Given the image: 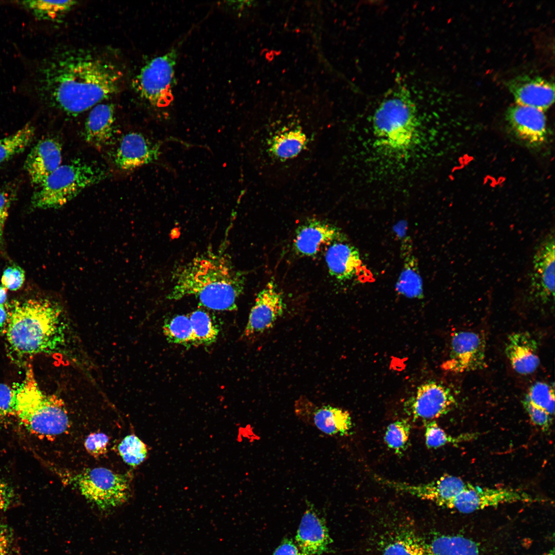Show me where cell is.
Segmentation results:
<instances>
[{
	"instance_id": "29",
	"label": "cell",
	"mask_w": 555,
	"mask_h": 555,
	"mask_svg": "<svg viewBox=\"0 0 555 555\" xmlns=\"http://www.w3.org/2000/svg\"><path fill=\"white\" fill-rule=\"evenodd\" d=\"M162 328L169 342L188 347L196 346L194 333L188 315L177 314L165 320Z\"/></svg>"
},
{
	"instance_id": "35",
	"label": "cell",
	"mask_w": 555,
	"mask_h": 555,
	"mask_svg": "<svg viewBox=\"0 0 555 555\" xmlns=\"http://www.w3.org/2000/svg\"><path fill=\"white\" fill-rule=\"evenodd\" d=\"M554 399V386L545 382L538 381L529 387L523 400L538 409L546 411L553 416Z\"/></svg>"
},
{
	"instance_id": "28",
	"label": "cell",
	"mask_w": 555,
	"mask_h": 555,
	"mask_svg": "<svg viewBox=\"0 0 555 555\" xmlns=\"http://www.w3.org/2000/svg\"><path fill=\"white\" fill-rule=\"evenodd\" d=\"M404 265L396 284L397 292L410 299L423 297V282L417 260L412 251L402 253Z\"/></svg>"
},
{
	"instance_id": "31",
	"label": "cell",
	"mask_w": 555,
	"mask_h": 555,
	"mask_svg": "<svg viewBox=\"0 0 555 555\" xmlns=\"http://www.w3.org/2000/svg\"><path fill=\"white\" fill-rule=\"evenodd\" d=\"M188 316L194 333L196 346H208L216 341L219 330L208 311L199 308L192 311Z\"/></svg>"
},
{
	"instance_id": "42",
	"label": "cell",
	"mask_w": 555,
	"mask_h": 555,
	"mask_svg": "<svg viewBox=\"0 0 555 555\" xmlns=\"http://www.w3.org/2000/svg\"><path fill=\"white\" fill-rule=\"evenodd\" d=\"M14 498V494L11 487L0 480V510L8 509L12 504Z\"/></svg>"
},
{
	"instance_id": "5",
	"label": "cell",
	"mask_w": 555,
	"mask_h": 555,
	"mask_svg": "<svg viewBox=\"0 0 555 555\" xmlns=\"http://www.w3.org/2000/svg\"><path fill=\"white\" fill-rule=\"evenodd\" d=\"M15 416L29 433L40 438L61 435L69 424L64 402L57 396L42 391L31 365L16 390Z\"/></svg>"
},
{
	"instance_id": "46",
	"label": "cell",
	"mask_w": 555,
	"mask_h": 555,
	"mask_svg": "<svg viewBox=\"0 0 555 555\" xmlns=\"http://www.w3.org/2000/svg\"><path fill=\"white\" fill-rule=\"evenodd\" d=\"M7 299V289L0 286V304L4 305Z\"/></svg>"
},
{
	"instance_id": "24",
	"label": "cell",
	"mask_w": 555,
	"mask_h": 555,
	"mask_svg": "<svg viewBox=\"0 0 555 555\" xmlns=\"http://www.w3.org/2000/svg\"><path fill=\"white\" fill-rule=\"evenodd\" d=\"M115 109L110 103H99L91 108L85 123L83 137L97 147L106 145L113 135Z\"/></svg>"
},
{
	"instance_id": "23",
	"label": "cell",
	"mask_w": 555,
	"mask_h": 555,
	"mask_svg": "<svg viewBox=\"0 0 555 555\" xmlns=\"http://www.w3.org/2000/svg\"><path fill=\"white\" fill-rule=\"evenodd\" d=\"M325 262L330 275L340 282L351 279L362 266L359 251L348 239L330 245L325 253Z\"/></svg>"
},
{
	"instance_id": "30",
	"label": "cell",
	"mask_w": 555,
	"mask_h": 555,
	"mask_svg": "<svg viewBox=\"0 0 555 555\" xmlns=\"http://www.w3.org/2000/svg\"><path fill=\"white\" fill-rule=\"evenodd\" d=\"M74 1H27L20 2L38 19L57 20L69 11L76 5Z\"/></svg>"
},
{
	"instance_id": "20",
	"label": "cell",
	"mask_w": 555,
	"mask_h": 555,
	"mask_svg": "<svg viewBox=\"0 0 555 555\" xmlns=\"http://www.w3.org/2000/svg\"><path fill=\"white\" fill-rule=\"evenodd\" d=\"M62 147L52 138L39 141L28 154L25 163L30 182L36 188L61 164Z\"/></svg>"
},
{
	"instance_id": "43",
	"label": "cell",
	"mask_w": 555,
	"mask_h": 555,
	"mask_svg": "<svg viewBox=\"0 0 555 555\" xmlns=\"http://www.w3.org/2000/svg\"><path fill=\"white\" fill-rule=\"evenodd\" d=\"M12 542L11 533L7 526L0 523V555H7Z\"/></svg>"
},
{
	"instance_id": "18",
	"label": "cell",
	"mask_w": 555,
	"mask_h": 555,
	"mask_svg": "<svg viewBox=\"0 0 555 555\" xmlns=\"http://www.w3.org/2000/svg\"><path fill=\"white\" fill-rule=\"evenodd\" d=\"M307 508L295 536V543L305 555H320L330 551L332 541L324 517L307 501Z\"/></svg>"
},
{
	"instance_id": "40",
	"label": "cell",
	"mask_w": 555,
	"mask_h": 555,
	"mask_svg": "<svg viewBox=\"0 0 555 555\" xmlns=\"http://www.w3.org/2000/svg\"><path fill=\"white\" fill-rule=\"evenodd\" d=\"M24 281V271L18 266H10L6 268L1 279L2 286L12 291L20 289Z\"/></svg>"
},
{
	"instance_id": "21",
	"label": "cell",
	"mask_w": 555,
	"mask_h": 555,
	"mask_svg": "<svg viewBox=\"0 0 555 555\" xmlns=\"http://www.w3.org/2000/svg\"><path fill=\"white\" fill-rule=\"evenodd\" d=\"M539 343L534 337L527 331L510 334L507 339L505 352L512 368L522 375H530L539 366Z\"/></svg>"
},
{
	"instance_id": "7",
	"label": "cell",
	"mask_w": 555,
	"mask_h": 555,
	"mask_svg": "<svg viewBox=\"0 0 555 555\" xmlns=\"http://www.w3.org/2000/svg\"><path fill=\"white\" fill-rule=\"evenodd\" d=\"M177 48L147 62L140 70L134 81L138 94L153 106L168 105L172 100L175 82Z\"/></svg>"
},
{
	"instance_id": "27",
	"label": "cell",
	"mask_w": 555,
	"mask_h": 555,
	"mask_svg": "<svg viewBox=\"0 0 555 555\" xmlns=\"http://www.w3.org/2000/svg\"><path fill=\"white\" fill-rule=\"evenodd\" d=\"M381 555H431L428 544L411 531L393 533L383 545Z\"/></svg>"
},
{
	"instance_id": "45",
	"label": "cell",
	"mask_w": 555,
	"mask_h": 555,
	"mask_svg": "<svg viewBox=\"0 0 555 555\" xmlns=\"http://www.w3.org/2000/svg\"><path fill=\"white\" fill-rule=\"evenodd\" d=\"M8 312L6 311L4 305L0 304V328L8 321Z\"/></svg>"
},
{
	"instance_id": "1",
	"label": "cell",
	"mask_w": 555,
	"mask_h": 555,
	"mask_svg": "<svg viewBox=\"0 0 555 555\" xmlns=\"http://www.w3.org/2000/svg\"><path fill=\"white\" fill-rule=\"evenodd\" d=\"M39 95L67 114L76 116L115 94L123 75L111 59L86 50L53 54L37 71Z\"/></svg>"
},
{
	"instance_id": "48",
	"label": "cell",
	"mask_w": 555,
	"mask_h": 555,
	"mask_svg": "<svg viewBox=\"0 0 555 555\" xmlns=\"http://www.w3.org/2000/svg\"><path fill=\"white\" fill-rule=\"evenodd\" d=\"M542 555H554V550L553 549V550H550L549 552H548L547 553H545L544 554H543Z\"/></svg>"
},
{
	"instance_id": "8",
	"label": "cell",
	"mask_w": 555,
	"mask_h": 555,
	"mask_svg": "<svg viewBox=\"0 0 555 555\" xmlns=\"http://www.w3.org/2000/svg\"><path fill=\"white\" fill-rule=\"evenodd\" d=\"M74 481L82 494L101 508L119 505L129 496L127 477L107 468L85 470L75 476Z\"/></svg>"
},
{
	"instance_id": "19",
	"label": "cell",
	"mask_w": 555,
	"mask_h": 555,
	"mask_svg": "<svg viewBox=\"0 0 555 555\" xmlns=\"http://www.w3.org/2000/svg\"><path fill=\"white\" fill-rule=\"evenodd\" d=\"M160 152V144L152 142L140 133H129L120 140L115 153V164L120 170H132L156 160Z\"/></svg>"
},
{
	"instance_id": "2",
	"label": "cell",
	"mask_w": 555,
	"mask_h": 555,
	"mask_svg": "<svg viewBox=\"0 0 555 555\" xmlns=\"http://www.w3.org/2000/svg\"><path fill=\"white\" fill-rule=\"evenodd\" d=\"M172 280L168 299L193 296L202 306L218 311L237 309L246 283L244 272L235 267L228 254L211 249L177 267Z\"/></svg>"
},
{
	"instance_id": "38",
	"label": "cell",
	"mask_w": 555,
	"mask_h": 555,
	"mask_svg": "<svg viewBox=\"0 0 555 555\" xmlns=\"http://www.w3.org/2000/svg\"><path fill=\"white\" fill-rule=\"evenodd\" d=\"M108 436L103 433H92L86 438L84 446L87 452L95 457L104 455L107 452Z\"/></svg>"
},
{
	"instance_id": "36",
	"label": "cell",
	"mask_w": 555,
	"mask_h": 555,
	"mask_svg": "<svg viewBox=\"0 0 555 555\" xmlns=\"http://www.w3.org/2000/svg\"><path fill=\"white\" fill-rule=\"evenodd\" d=\"M118 450L123 461L133 467L142 463L148 453L146 445L133 434L123 438L118 446Z\"/></svg>"
},
{
	"instance_id": "10",
	"label": "cell",
	"mask_w": 555,
	"mask_h": 555,
	"mask_svg": "<svg viewBox=\"0 0 555 555\" xmlns=\"http://www.w3.org/2000/svg\"><path fill=\"white\" fill-rule=\"evenodd\" d=\"M538 501L539 498L517 489L481 487L472 484L452 500L447 508L462 513H470L504 504Z\"/></svg>"
},
{
	"instance_id": "39",
	"label": "cell",
	"mask_w": 555,
	"mask_h": 555,
	"mask_svg": "<svg viewBox=\"0 0 555 555\" xmlns=\"http://www.w3.org/2000/svg\"><path fill=\"white\" fill-rule=\"evenodd\" d=\"M524 408L531 422L542 430L547 431L552 423V416L547 412L537 408L530 403L523 400Z\"/></svg>"
},
{
	"instance_id": "11",
	"label": "cell",
	"mask_w": 555,
	"mask_h": 555,
	"mask_svg": "<svg viewBox=\"0 0 555 555\" xmlns=\"http://www.w3.org/2000/svg\"><path fill=\"white\" fill-rule=\"evenodd\" d=\"M486 341L480 333L459 331L451 338L449 358L442 367L455 373L483 369L486 365Z\"/></svg>"
},
{
	"instance_id": "9",
	"label": "cell",
	"mask_w": 555,
	"mask_h": 555,
	"mask_svg": "<svg viewBox=\"0 0 555 555\" xmlns=\"http://www.w3.org/2000/svg\"><path fill=\"white\" fill-rule=\"evenodd\" d=\"M456 404V398L448 387L431 380L419 386L405 402L404 408L414 420L426 422L448 414Z\"/></svg>"
},
{
	"instance_id": "25",
	"label": "cell",
	"mask_w": 555,
	"mask_h": 555,
	"mask_svg": "<svg viewBox=\"0 0 555 555\" xmlns=\"http://www.w3.org/2000/svg\"><path fill=\"white\" fill-rule=\"evenodd\" d=\"M308 138L301 127L284 128L268 144V153L276 159L287 160L298 156L306 147Z\"/></svg>"
},
{
	"instance_id": "44",
	"label": "cell",
	"mask_w": 555,
	"mask_h": 555,
	"mask_svg": "<svg viewBox=\"0 0 555 555\" xmlns=\"http://www.w3.org/2000/svg\"><path fill=\"white\" fill-rule=\"evenodd\" d=\"M10 202L8 194L4 191L0 190V220L5 221L8 215Z\"/></svg>"
},
{
	"instance_id": "37",
	"label": "cell",
	"mask_w": 555,
	"mask_h": 555,
	"mask_svg": "<svg viewBox=\"0 0 555 555\" xmlns=\"http://www.w3.org/2000/svg\"><path fill=\"white\" fill-rule=\"evenodd\" d=\"M16 390L0 383V422L15 415Z\"/></svg>"
},
{
	"instance_id": "3",
	"label": "cell",
	"mask_w": 555,
	"mask_h": 555,
	"mask_svg": "<svg viewBox=\"0 0 555 555\" xmlns=\"http://www.w3.org/2000/svg\"><path fill=\"white\" fill-rule=\"evenodd\" d=\"M7 322V341L20 356L50 353L64 341L61 310L49 300L13 301Z\"/></svg>"
},
{
	"instance_id": "41",
	"label": "cell",
	"mask_w": 555,
	"mask_h": 555,
	"mask_svg": "<svg viewBox=\"0 0 555 555\" xmlns=\"http://www.w3.org/2000/svg\"><path fill=\"white\" fill-rule=\"evenodd\" d=\"M272 555H305L292 539L284 538Z\"/></svg>"
},
{
	"instance_id": "34",
	"label": "cell",
	"mask_w": 555,
	"mask_h": 555,
	"mask_svg": "<svg viewBox=\"0 0 555 555\" xmlns=\"http://www.w3.org/2000/svg\"><path fill=\"white\" fill-rule=\"evenodd\" d=\"M411 425L408 420L401 419L391 423L386 428L384 440L387 447L400 455L408 447Z\"/></svg>"
},
{
	"instance_id": "26",
	"label": "cell",
	"mask_w": 555,
	"mask_h": 555,
	"mask_svg": "<svg viewBox=\"0 0 555 555\" xmlns=\"http://www.w3.org/2000/svg\"><path fill=\"white\" fill-rule=\"evenodd\" d=\"M431 555H484L474 541L460 535H440L428 544Z\"/></svg>"
},
{
	"instance_id": "22",
	"label": "cell",
	"mask_w": 555,
	"mask_h": 555,
	"mask_svg": "<svg viewBox=\"0 0 555 555\" xmlns=\"http://www.w3.org/2000/svg\"><path fill=\"white\" fill-rule=\"evenodd\" d=\"M509 87L516 104L532 107L542 111L554 102L553 83L539 77L523 76L509 82Z\"/></svg>"
},
{
	"instance_id": "47",
	"label": "cell",
	"mask_w": 555,
	"mask_h": 555,
	"mask_svg": "<svg viewBox=\"0 0 555 555\" xmlns=\"http://www.w3.org/2000/svg\"><path fill=\"white\" fill-rule=\"evenodd\" d=\"M5 222V221L0 220V243L1 242L2 239L3 229H4V227Z\"/></svg>"
},
{
	"instance_id": "17",
	"label": "cell",
	"mask_w": 555,
	"mask_h": 555,
	"mask_svg": "<svg viewBox=\"0 0 555 555\" xmlns=\"http://www.w3.org/2000/svg\"><path fill=\"white\" fill-rule=\"evenodd\" d=\"M347 239L339 227L325 220L312 218L298 227L293 245L298 255L312 257L316 255L324 246Z\"/></svg>"
},
{
	"instance_id": "33",
	"label": "cell",
	"mask_w": 555,
	"mask_h": 555,
	"mask_svg": "<svg viewBox=\"0 0 555 555\" xmlns=\"http://www.w3.org/2000/svg\"><path fill=\"white\" fill-rule=\"evenodd\" d=\"M477 433H464L454 436L448 434L435 420L424 422L425 443L428 449H437L447 445H457L475 438Z\"/></svg>"
},
{
	"instance_id": "12",
	"label": "cell",
	"mask_w": 555,
	"mask_h": 555,
	"mask_svg": "<svg viewBox=\"0 0 555 555\" xmlns=\"http://www.w3.org/2000/svg\"><path fill=\"white\" fill-rule=\"evenodd\" d=\"M294 412L303 422L328 435H348L353 428L348 411L330 405L319 406L305 397L296 400Z\"/></svg>"
},
{
	"instance_id": "13",
	"label": "cell",
	"mask_w": 555,
	"mask_h": 555,
	"mask_svg": "<svg viewBox=\"0 0 555 555\" xmlns=\"http://www.w3.org/2000/svg\"><path fill=\"white\" fill-rule=\"evenodd\" d=\"M377 480L399 492L430 501L446 508L452 500L472 485L459 477L449 474L429 483L418 484L397 482L378 476Z\"/></svg>"
},
{
	"instance_id": "6",
	"label": "cell",
	"mask_w": 555,
	"mask_h": 555,
	"mask_svg": "<svg viewBox=\"0 0 555 555\" xmlns=\"http://www.w3.org/2000/svg\"><path fill=\"white\" fill-rule=\"evenodd\" d=\"M106 176L101 168L80 159L61 165L37 187L32 206L38 209L61 207Z\"/></svg>"
},
{
	"instance_id": "14",
	"label": "cell",
	"mask_w": 555,
	"mask_h": 555,
	"mask_svg": "<svg viewBox=\"0 0 555 555\" xmlns=\"http://www.w3.org/2000/svg\"><path fill=\"white\" fill-rule=\"evenodd\" d=\"M529 289L530 297L537 302L545 304L554 299L553 232L548 234L539 243L535 251Z\"/></svg>"
},
{
	"instance_id": "16",
	"label": "cell",
	"mask_w": 555,
	"mask_h": 555,
	"mask_svg": "<svg viewBox=\"0 0 555 555\" xmlns=\"http://www.w3.org/2000/svg\"><path fill=\"white\" fill-rule=\"evenodd\" d=\"M506 119L510 131L527 146L538 147L546 139V119L543 111L516 104L508 108Z\"/></svg>"
},
{
	"instance_id": "32",
	"label": "cell",
	"mask_w": 555,
	"mask_h": 555,
	"mask_svg": "<svg viewBox=\"0 0 555 555\" xmlns=\"http://www.w3.org/2000/svg\"><path fill=\"white\" fill-rule=\"evenodd\" d=\"M35 128L30 124L6 137L0 139V164L23 152L31 143Z\"/></svg>"
},
{
	"instance_id": "15",
	"label": "cell",
	"mask_w": 555,
	"mask_h": 555,
	"mask_svg": "<svg viewBox=\"0 0 555 555\" xmlns=\"http://www.w3.org/2000/svg\"><path fill=\"white\" fill-rule=\"evenodd\" d=\"M285 309L283 295L274 280H271L256 295L243 336L253 337L271 329Z\"/></svg>"
},
{
	"instance_id": "4",
	"label": "cell",
	"mask_w": 555,
	"mask_h": 555,
	"mask_svg": "<svg viewBox=\"0 0 555 555\" xmlns=\"http://www.w3.org/2000/svg\"><path fill=\"white\" fill-rule=\"evenodd\" d=\"M372 125L377 145L387 152L403 154L415 146L419 122L406 86L399 83L386 93L374 114Z\"/></svg>"
}]
</instances>
